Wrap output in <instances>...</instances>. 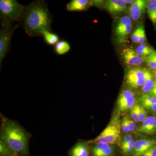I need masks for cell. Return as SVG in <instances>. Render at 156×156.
Segmentation results:
<instances>
[{
  "mask_svg": "<svg viewBox=\"0 0 156 156\" xmlns=\"http://www.w3.org/2000/svg\"><path fill=\"white\" fill-rule=\"evenodd\" d=\"M21 22L30 37H41L46 31H51L52 16L46 3L39 0L26 6Z\"/></svg>",
  "mask_w": 156,
  "mask_h": 156,
  "instance_id": "6da1fadb",
  "label": "cell"
},
{
  "mask_svg": "<svg viewBox=\"0 0 156 156\" xmlns=\"http://www.w3.org/2000/svg\"><path fill=\"white\" fill-rule=\"evenodd\" d=\"M1 135L2 141L13 152L23 154L27 152V135L16 123L6 122L3 126Z\"/></svg>",
  "mask_w": 156,
  "mask_h": 156,
  "instance_id": "7a4b0ae2",
  "label": "cell"
},
{
  "mask_svg": "<svg viewBox=\"0 0 156 156\" xmlns=\"http://www.w3.org/2000/svg\"><path fill=\"white\" fill-rule=\"evenodd\" d=\"M26 6L17 0L0 1V17L2 27L11 26L16 22H21Z\"/></svg>",
  "mask_w": 156,
  "mask_h": 156,
  "instance_id": "3957f363",
  "label": "cell"
},
{
  "mask_svg": "<svg viewBox=\"0 0 156 156\" xmlns=\"http://www.w3.org/2000/svg\"><path fill=\"white\" fill-rule=\"evenodd\" d=\"M121 123L118 118H114L100 135L95 138L94 142L108 144L118 143L121 139Z\"/></svg>",
  "mask_w": 156,
  "mask_h": 156,
  "instance_id": "277c9868",
  "label": "cell"
},
{
  "mask_svg": "<svg viewBox=\"0 0 156 156\" xmlns=\"http://www.w3.org/2000/svg\"><path fill=\"white\" fill-rule=\"evenodd\" d=\"M132 30V20L130 17L126 16L120 18L115 28L116 43L118 44H123L126 43Z\"/></svg>",
  "mask_w": 156,
  "mask_h": 156,
  "instance_id": "5b68a950",
  "label": "cell"
},
{
  "mask_svg": "<svg viewBox=\"0 0 156 156\" xmlns=\"http://www.w3.org/2000/svg\"><path fill=\"white\" fill-rule=\"evenodd\" d=\"M19 24L11 26L2 27L0 30V65L2 68V61L9 51L10 42L14 31Z\"/></svg>",
  "mask_w": 156,
  "mask_h": 156,
  "instance_id": "8992f818",
  "label": "cell"
},
{
  "mask_svg": "<svg viewBox=\"0 0 156 156\" xmlns=\"http://www.w3.org/2000/svg\"><path fill=\"white\" fill-rule=\"evenodd\" d=\"M147 70L138 67L131 69L126 75V83L132 89H137L143 87L146 80Z\"/></svg>",
  "mask_w": 156,
  "mask_h": 156,
  "instance_id": "52a82bcc",
  "label": "cell"
},
{
  "mask_svg": "<svg viewBox=\"0 0 156 156\" xmlns=\"http://www.w3.org/2000/svg\"><path fill=\"white\" fill-rule=\"evenodd\" d=\"M121 57L124 63L129 66L140 65L146 61V58L139 56L133 49L126 48L123 49L121 53Z\"/></svg>",
  "mask_w": 156,
  "mask_h": 156,
  "instance_id": "ba28073f",
  "label": "cell"
},
{
  "mask_svg": "<svg viewBox=\"0 0 156 156\" xmlns=\"http://www.w3.org/2000/svg\"><path fill=\"white\" fill-rule=\"evenodd\" d=\"M147 1L145 0H136L131 5L129 9V14L131 20H138L145 12L147 8Z\"/></svg>",
  "mask_w": 156,
  "mask_h": 156,
  "instance_id": "9c48e42d",
  "label": "cell"
},
{
  "mask_svg": "<svg viewBox=\"0 0 156 156\" xmlns=\"http://www.w3.org/2000/svg\"><path fill=\"white\" fill-rule=\"evenodd\" d=\"M156 145V139L142 138L136 140L133 154L134 156H142L146 151Z\"/></svg>",
  "mask_w": 156,
  "mask_h": 156,
  "instance_id": "30bf717a",
  "label": "cell"
},
{
  "mask_svg": "<svg viewBox=\"0 0 156 156\" xmlns=\"http://www.w3.org/2000/svg\"><path fill=\"white\" fill-rule=\"evenodd\" d=\"M114 149L110 144L103 143H96L92 149L93 156H112Z\"/></svg>",
  "mask_w": 156,
  "mask_h": 156,
  "instance_id": "8fae6325",
  "label": "cell"
},
{
  "mask_svg": "<svg viewBox=\"0 0 156 156\" xmlns=\"http://www.w3.org/2000/svg\"><path fill=\"white\" fill-rule=\"evenodd\" d=\"M138 132L146 134H153L156 133V117H147L137 130Z\"/></svg>",
  "mask_w": 156,
  "mask_h": 156,
  "instance_id": "7c38bea8",
  "label": "cell"
},
{
  "mask_svg": "<svg viewBox=\"0 0 156 156\" xmlns=\"http://www.w3.org/2000/svg\"><path fill=\"white\" fill-rule=\"evenodd\" d=\"M104 7L112 13H121L126 11L127 4L124 0H108L104 3Z\"/></svg>",
  "mask_w": 156,
  "mask_h": 156,
  "instance_id": "4fadbf2b",
  "label": "cell"
},
{
  "mask_svg": "<svg viewBox=\"0 0 156 156\" xmlns=\"http://www.w3.org/2000/svg\"><path fill=\"white\" fill-rule=\"evenodd\" d=\"M88 0H72L68 3L66 9L69 11H81L87 10L91 5Z\"/></svg>",
  "mask_w": 156,
  "mask_h": 156,
  "instance_id": "5bb4252c",
  "label": "cell"
},
{
  "mask_svg": "<svg viewBox=\"0 0 156 156\" xmlns=\"http://www.w3.org/2000/svg\"><path fill=\"white\" fill-rule=\"evenodd\" d=\"M89 149L88 144L80 142L76 144L71 152V156H89Z\"/></svg>",
  "mask_w": 156,
  "mask_h": 156,
  "instance_id": "9a60e30c",
  "label": "cell"
},
{
  "mask_svg": "<svg viewBox=\"0 0 156 156\" xmlns=\"http://www.w3.org/2000/svg\"><path fill=\"white\" fill-rule=\"evenodd\" d=\"M70 50V45L65 40H62L54 45V52L56 54L60 56L68 53Z\"/></svg>",
  "mask_w": 156,
  "mask_h": 156,
  "instance_id": "2e32d148",
  "label": "cell"
},
{
  "mask_svg": "<svg viewBox=\"0 0 156 156\" xmlns=\"http://www.w3.org/2000/svg\"><path fill=\"white\" fill-rule=\"evenodd\" d=\"M148 16L154 26H156V0L148 1L147 8Z\"/></svg>",
  "mask_w": 156,
  "mask_h": 156,
  "instance_id": "e0dca14e",
  "label": "cell"
},
{
  "mask_svg": "<svg viewBox=\"0 0 156 156\" xmlns=\"http://www.w3.org/2000/svg\"><path fill=\"white\" fill-rule=\"evenodd\" d=\"M155 81L154 80L153 76L151 73L147 70L146 73V80L145 83L142 87V90L144 94L150 93L153 88L154 85Z\"/></svg>",
  "mask_w": 156,
  "mask_h": 156,
  "instance_id": "ac0fdd59",
  "label": "cell"
},
{
  "mask_svg": "<svg viewBox=\"0 0 156 156\" xmlns=\"http://www.w3.org/2000/svg\"><path fill=\"white\" fill-rule=\"evenodd\" d=\"M42 36L46 44L50 45H55L59 41V37L57 34L50 31H46Z\"/></svg>",
  "mask_w": 156,
  "mask_h": 156,
  "instance_id": "d6986e66",
  "label": "cell"
},
{
  "mask_svg": "<svg viewBox=\"0 0 156 156\" xmlns=\"http://www.w3.org/2000/svg\"><path fill=\"white\" fill-rule=\"evenodd\" d=\"M154 50L153 48L151 47L144 44H141L137 47L135 51L139 56L146 58L154 52Z\"/></svg>",
  "mask_w": 156,
  "mask_h": 156,
  "instance_id": "ffe728a7",
  "label": "cell"
},
{
  "mask_svg": "<svg viewBox=\"0 0 156 156\" xmlns=\"http://www.w3.org/2000/svg\"><path fill=\"white\" fill-rule=\"evenodd\" d=\"M140 100L143 107L156 103V97L151 94H144Z\"/></svg>",
  "mask_w": 156,
  "mask_h": 156,
  "instance_id": "44dd1931",
  "label": "cell"
},
{
  "mask_svg": "<svg viewBox=\"0 0 156 156\" xmlns=\"http://www.w3.org/2000/svg\"><path fill=\"white\" fill-rule=\"evenodd\" d=\"M135 101L136 99L134 96L131 97L128 100L118 105L119 110L120 112H123L126 111L129 109H131L134 106Z\"/></svg>",
  "mask_w": 156,
  "mask_h": 156,
  "instance_id": "7402d4cb",
  "label": "cell"
},
{
  "mask_svg": "<svg viewBox=\"0 0 156 156\" xmlns=\"http://www.w3.org/2000/svg\"><path fill=\"white\" fill-rule=\"evenodd\" d=\"M133 96H134V93L130 90H126L122 91L120 93L118 98L117 105H118L121 104Z\"/></svg>",
  "mask_w": 156,
  "mask_h": 156,
  "instance_id": "603a6c76",
  "label": "cell"
},
{
  "mask_svg": "<svg viewBox=\"0 0 156 156\" xmlns=\"http://www.w3.org/2000/svg\"><path fill=\"white\" fill-rule=\"evenodd\" d=\"M146 62L148 66L153 69L156 70V50L146 58Z\"/></svg>",
  "mask_w": 156,
  "mask_h": 156,
  "instance_id": "cb8c5ba5",
  "label": "cell"
},
{
  "mask_svg": "<svg viewBox=\"0 0 156 156\" xmlns=\"http://www.w3.org/2000/svg\"><path fill=\"white\" fill-rule=\"evenodd\" d=\"M135 144V141L133 140L130 142L124 145L120 146L123 153L125 154H128L133 153Z\"/></svg>",
  "mask_w": 156,
  "mask_h": 156,
  "instance_id": "d4e9b609",
  "label": "cell"
},
{
  "mask_svg": "<svg viewBox=\"0 0 156 156\" xmlns=\"http://www.w3.org/2000/svg\"><path fill=\"white\" fill-rule=\"evenodd\" d=\"M144 28V26L140 25L134 31L131 36V40L132 42L135 43H138L141 32Z\"/></svg>",
  "mask_w": 156,
  "mask_h": 156,
  "instance_id": "484cf974",
  "label": "cell"
},
{
  "mask_svg": "<svg viewBox=\"0 0 156 156\" xmlns=\"http://www.w3.org/2000/svg\"><path fill=\"white\" fill-rule=\"evenodd\" d=\"M137 109L140 121L143 122L147 118V112L144 108L139 105H137Z\"/></svg>",
  "mask_w": 156,
  "mask_h": 156,
  "instance_id": "4316f807",
  "label": "cell"
},
{
  "mask_svg": "<svg viewBox=\"0 0 156 156\" xmlns=\"http://www.w3.org/2000/svg\"><path fill=\"white\" fill-rule=\"evenodd\" d=\"M0 151H1V155L2 154V155L7 156L12 154H11L12 153V151L2 140L1 141V148H0Z\"/></svg>",
  "mask_w": 156,
  "mask_h": 156,
  "instance_id": "83f0119b",
  "label": "cell"
},
{
  "mask_svg": "<svg viewBox=\"0 0 156 156\" xmlns=\"http://www.w3.org/2000/svg\"><path fill=\"white\" fill-rule=\"evenodd\" d=\"M131 115L134 122L136 123L140 122L137 112V105H135L131 109Z\"/></svg>",
  "mask_w": 156,
  "mask_h": 156,
  "instance_id": "f1b7e54d",
  "label": "cell"
},
{
  "mask_svg": "<svg viewBox=\"0 0 156 156\" xmlns=\"http://www.w3.org/2000/svg\"><path fill=\"white\" fill-rule=\"evenodd\" d=\"M133 140V136L131 134H128L123 137L120 140V146L124 145Z\"/></svg>",
  "mask_w": 156,
  "mask_h": 156,
  "instance_id": "f546056e",
  "label": "cell"
},
{
  "mask_svg": "<svg viewBox=\"0 0 156 156\" xmlns=\"http://www.w3.org/2000/svg\"><path fill=\"white\" fill-rule=\"evenodd\" d=\"M121 128H122V131L125 133H128L129 132V128H128V124L127 122L126 116L124 117L122 120L121 123Z\"/></svg>",
  "mask_w": 156,
  "mask_h": 156,
  "instance_id": "4dcf8cb0",
  "label": "cell"
},
{
  "mask_svg": "<svg viewBox=\"0 0 156 156\" xmlns=\"http://www.w3.org/2000/svg\"><path fill=\"white\" fill-rule=\"evenodd\" d=\"M142 156H156V145L150 148Z\"/></svg>",
  "mask_w": 156,
  "mask_h": 156,
  "instance_id": "1f68e13d",
  "label": "cell"
},
{
  "mask_svg": "<svg viewBox=\"0 0 156 156\" xmlns=\"http://www.w3.org/2000/svg\"><path fill=\"white\" fill-rule=\"evenodd\" d=\"M126 119H127V122H128V128H129V131L132 132L135 130L136 128V125L134 121L131 119L129 117L126 116Z\"/></svg>",
  "mask_w": 156,
  "mask_h": 156,
  "instance_id": "d6a6232c",
  "label": "cell"
},
{
  "mask_svg": "<svg viewBox=\"0 0 156 156\" xmlns=\"http://www.w3.org/2000/svg\"><path fill=\"white\" fill-rule=\"evenodd\" d=\"M146 40V36L145 31L144 28L143 29L142 32H141V35H140V38L139 42L138 43L141 44H143Z\"/></svg>",
  "mask_w": 156,
  "mask_h": 156,
  "instance_id": "836d02e7",
  "label": "cell"
},
{
  "mask_svg": "<svg viewBox=\"0 0 156 156\" xmlns=\"http://www.w3.org/2000/svg\"><path fill=\"white\" fill-rule=\"evenodd\" d=\"M144 108L147 109L148 110L150 111L151 112L153 113H156V103L148 105V106Z\"/></svg>",
  "mask_w": 156,
  "mask_h": 156,
  "instance_id": "e575fe53",
  "label": "cell"
},
{
  "mask_svg": "<svg viewBox=\"0 0 156 156\" xmlns=\"http://www.w3.org/2000/svg\"><path fill=\"white\" fill-rule=\"evenodd\" d=\"M150 94L156 97V81H155L153 88L152 90H151Z\"/></svg>",
  "mask_w": 156,
  "mask_h": 156,
  "instance_id": "d590c367",
  "label": "cell"
},
{
  "mask_svg": "<svg viewBox=\"0 0 156 156\" xmlns=\"http://www.w3.org/2000/svg\"><path fill=\"white\" fill-rule=\"evenodd\" d=\"M124 2L126 3V4H131V5L134 3V1H132V0H124Z\"/></svg>",
  "mask_w": 156,
  "mask_h": 156,
  "instance_id": "8d00e7d4",
  "label": "cell"
},
{
  "mask_svg": "<svg viewBox=\"0 0 156 156\" xmlns=\"http://www.w3.org/2000/svg\"><path fill=\"white\" fill-rule=\"evenodd\" d=\"M7 156H18L17 155L14 154H11V155H9Z\"/></svg>",
  "mask_w": 156,
  "mask_h": 156,
  "instance_id": "74e56055",
  "label": "cell"
},
{
  "mask_svg": "<svg viewBox=\"0 0 156 156\" xmlns=\"http://www.w3.org/2000/svg\"><path fill=\"white\" fill-rule=\"evenodd\" d=\"M154 73L155 76L156 78V70L154 71Z\"/></svg>",
  "mask_w": 156,
  "mask_h": 156,
  "instance_id": "f35d334b",
  "label": "cell"
}]
</instances>
